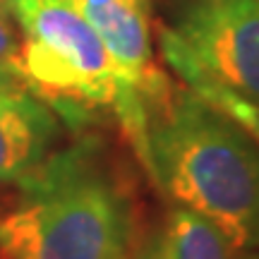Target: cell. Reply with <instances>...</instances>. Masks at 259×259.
Instances as JSON below:
<instances>
[{"instance_id": "obj_1", "label": "cell", "mask_w": 259, "mask_h": 259, "mask_svg": "<svg viewBox=\"0 0 259 259\" xmlns=\"http://www.w3.org/2000/svg\"><path fill=\"white\" fill-rule=\"evenodd\" d=\"M142 166L176 206L216 226L235 252L259 247V142L163 70L144 96Z\"/></svg>"}, {"instance_id": "obj_2", "label": "cell", "mask_w": 259, "mask_h": 259, "mask_svg": "<svg viewBox=\"0 0 259 259\" xmlns=\"http://www.w3.org/2000/svg\"><path fill=\"white\" fill-rule=\"evenodd\" d=\"M135 242V194L96 135L58 147L0 216L5 259H130Z\"/></svg>"}, {"instance_id": "obj_3", "label": "cell", "mask_w": 259, "mask_h": 259, "mask_svg": "<svg viewBox=\"0 0 259 259\" xmlns=\"http://www.w3.org/2000/svg\"><path fill=\"white\" fill-rule=\"evenodd\" d=\"M22 41V74L31 92L79 125L113 106V65L82 0H10Z\"/></svg>"}, {"instance_id": "obj_4", "label": "cell", "mask_w": 259, "mask_h": 259, "mask_svg": "<svg viewBox=\"0 0 259 259\" xmlns=\"http://www.w3.org/2000/svg\"><path fill=\"white\" fill-rule=\"evenodd\" d=\"M166 29L209 79L259 108V0H180Z\"/></svg>"}, {"instance_id": "obj_5", "label": "cell", "mask_w": 259, "mask_h": 259, "mask_svg": "<svg viewBox=\"0 0 259 259\" xmlns=\"http://www.w3.org/2000/svg\"><path fill=\"white\" fill-rule=\"evenodd\" d=\"M84 5V12L101 36L113 65V106L132 151L142 156L144 149V96L161 72L154 63L151 5L115 3Z\"/></svg>"}, {"instance_id": "obj_6", "label": "cell", "mask_w": 259, "mask_h": 259, "mask_svg": "<svg viewBox=\"0 0 259 259\" xmlns=\"http://www.w3.org/2000/svg\"><path fill=\"white\" fill-rule=\"evenodd\" d=\"M63 122L29 87L0 84V185H17L58 147Z\"/></svg>"}, {"instance_id": "obj_7", "label": "cell", "mask_w": 259, "mask_h": 259, "mask_svg": "<svg viewBox=\"0 0 259 259\" xmlns=\"http://www.w3.org/2000/svg\"><path fill=\"white\" fill-rule=\"evenodd\" d=\"M130 259H238V252L206 219L170 204L163 221L135 242Z\"/></svg>"}, {"instance_id": "obj_8", "label": "cell", "mask_w": 259, "mask_h": 259, "mask_svg": "<svg viewBox=\"0 0 259 259\" xmlns=\"http://www.w3.org/2000/svg\"><path fill=\"white\" fill-rule=\"evenodd\" d=\"M0 84L27 87L22 74V41L10 0H0Z\"/></svg>"}, {"instance_id": "obj_9", "label": "cell", "mask_w": 259, "mask_h": 259, "mask_svg": "<svg viewBox=\"0 0 259 259\" xmlns=\"http://www.w3.org/2000/svg\"><path fill=\"white\" fill-rule=\"evenodd\" d=\"M87 5H115V3H135V5H151V0H84Z\"/></svg>"}, {"instance_id": "obj_10", "label": "cell", "mask_w": 259, "mask_h": 259, "mask_svg": "<svg viewBox=\"0 0 259 259\" xmlns=\"http://www.w3.org/2000/svg\"><path fill=\"white\" fill-rule=\"evenodd\" d=\"M238 259H259V247H257V250H245V252H238Z\"/></svg>"}]
</instances>
